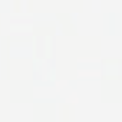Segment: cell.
I'll return each mask as SVG.
<instances>
[{
  "mask_svg": "<svg viewBox=\"0 0 122 122\" xmlns=\"http://www.w3.org/2000/svg\"><path fill=\"white\" fill-rule=\"evenodd\" d=\"M103 75L106 79L119 81L122 78V62L116 59H108L103 62Z\"/></svg>",
  "mask_w": 122,
  "mask_h": 122,
  "instance_id": "6da1fadb",
  "label": "cell"
}]
</instances>
